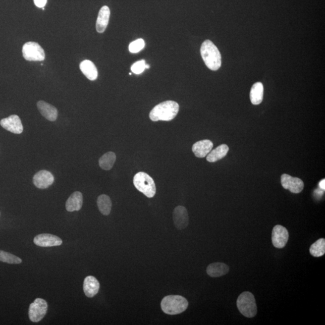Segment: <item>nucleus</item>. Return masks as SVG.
<instances>
[{"instance_id": "25", "label": "nucleus", "mask_w": 325, "mask_h": 325, "mask_svg": "<svg viewBox=\"0 0 325 325\" xmlns=\"http://www.w3.org/2000/svg\"><path fill=\"white\" fill-rule=\"evenodd\" d=\"M310 253L315 257L323 256L325 253V240L320 239L313 243L310 248Z\"/></svg>"}, {"instance_id": "20", "label": "nucleus", "mask_w": 325, "mask_h": 325, "mask_svg": "<svg viewBox=\"0 0 325 325\" xmlns=\"http://www.w3.org/2000/svg\"><path fill=\"white\" fill-rule=\"evenodd\" d=\"M80 68L83 74L88 78L89 80L94 81L98 77V70L95 64L92 61L85 60L81 61L80 64Z\"/></svg>"}, {"instance_id": "15", "label": "nucleus", "mask_w": 325, "mask_h": 325, "mask_svg": "<svg viewBox=\"0 0 325 325\" xmlns=\"http://www.w3.org/2000/svg\"><path fill=\"white\" fill-rule=\"evenodd\" d=\"M37 107L39 112L45 118L50 121H55L57 118L58 111L57 108L50 104L39 101L37 103Z\"/></svg>"}, {"instance_id": "2", "label": "nucleus", "mask_w": 325, "mask_h": 325, "mask_svg": "<svg viewBox=\"0 0 325 325\" xmlns=\"http://www.w3.org/2000/svg\"><path fill=\"white\" fill-rule=\"evenodd\" d=\"M201 54L206 65L212 71L220 68L222 58L217 46L211 41L206 40L202 44Z\"/></svg>"}, {"instance_id": "28", "label": "nucleus", "mask_w": 325, "mask_h": 325, "mask_svg": "<svg viewBox=\"0 0 325 325\" xmlns=\"http://www.w3.org/2000/svg\"><path fill=\"white\" fill-rule=\"evenodd\" d=\"M146 64H146L144 60L136 61V62L134 63L132 66H131V71L135 74H141L145 71V69H146Z\"/></svg>"}, {"instance_id": "1", "label": "nucleus", "mask_w": 325, "mask_h": 325, "mask_svg": "<svg viewBox=\"0 0 325 325\" xmlns=\"http://www.w3.org/2000/svg\"><path fill=\"white\" fill-rule=\"evenodd\" d=\"M180 106L173 101H166L159 104L154 107L150 113V118L154 122L170 121L174 119L179 111Z\"/></svg>"}, {"instance_id": "29", "label": "nucleus", "mask_w": 325, "mask_h": 325, "mask_svg": "<svg viewBox=\"0 0 325 325\" xmlns=\"http://www.w3.org/2000/svg\"><path fill=\"white\" fill-rule=\"evenodd\" d=\"M47 0H34L36 6L39 8H43L46 5Z\"/></svg>"}, {"instance_id": "8", "label": "nucleus", "mask_w": 325, "mask_h": 325, "mask_svg": "<svg viewBox=\"0 0 325 325\" xmlns=\"http://www.w3.org/2000/svg\"><path fill=\"white\" fill-rule=\"evenodd\" d=\"M289 238V234L284 226L276 225L274 226L271 234V240L274 247L281 249L284 248Z\"/></svg>"}, {"instance_id": "13", "label": "nucleus", "mask_w": 325, "mask_h": 325, "mask_svg": "<svg viewBox=\"0 0 325 325\" xmlns=\"http://www.w3.org/2000/svg\"><path fill=\"white\" fill-rule=\"evenodd\" d=\"M54 177L51 172L47 170H41L36 173L33 177V183L38 189L49 188L54 183Z\"/></svg>"}, {"instance_id": "12", "label": "nucleus", "mask_w": 325, "mask_h": 325, "mask_svg": "<svg viewBox=\"0 0 325 325\" xmlns=\"http://www.w3.org/2000/svg\"><path fill=\"white\" fill-rule=\"evenodd\" d=\"M36 246L41 247H53V246H60L62 244V240L56 235L50 234H41L36 235L33 240Z\"/></svg>"}, {"instance_id": "22", "label": "nucleus", "mask_w": 325, "mask_h": 325, "mask_svg": "<svg viewBox=\"0 0 325 325\" xmlns=\"http://www.w3.org/2000/svg\"><path fill=\"white\" fill-rule=\"evenodd\" d=\"M264 95V87L260 82L255 83L252 87L250 92V99L252 104L254 105H259L261 104Z\"/></svg>"}, {"instance_id": "14", "label": "nucleus", "mask_w": 325, "mask_h": 325, "mask_svg": "<svg viewBox=\"0 0 325 325\" xmlns=\"http://www.w3.org/2000/svg\"><path fill=\"white\" fill-rule=\"evenodd\" d=\"M214 144L210 140H203V141L196 142L192 147L193 153L198 158H205L212 150Z\"/></svg>"}, {"instance_id": "5", "label": "nucleus", "mask_w": 325, "mask_h": 325, "mask_svg": "<svg viewBox=\"0 0 325 325\" xmlns=\"http://www.w3.org/2000/svg\"><path fill=\"white\" fill-rule=\"evenodd\" d=\"M237 306L239 312L248 318H253L257 313L256 299L253 293L245 291L239 296Z\"/></svg>"}, {"instance_id": "10", "label": "nucleus", "mask_w": 325, "mask_h": 325, "mask_svg": "<svg viewBox=\"0 0 325 325\" xmlns=\"http://www.w3.org/2000/svg\"><path fill=\"white\" fill-rule=\"evenodd\" d=\"M0 125L5 130L14 134H19L23 132V126L21 120L16 114H13L6 118L1 119Z\"/></svg>"}, {"instance_id": "27", "label": "nucleus", "mask_w": 325, "mask_h": 325, "mask_svg": "<svg viewBox=\"0 0 325 325\" xmlns=\"http://www.w3.org/2000/svg\"><path fill=\"white\" fill-rule=\"evenodd\" d=\"M145 46L144 39H138L137 40L132 42L129 46V51L131 53H137L144 49Z\"/></svg>"}, {"instance_id": "7", "label": "nucleus", "mask_w": 325, "mask_h": 325, "mask_svg": "<svg viewBox=\"0 0 325 325\" xmlns=\"http://www.w3.org/2000/svg\"><path fill=\"white\" fill-rule=\"evenodd\" d=\"M48 304L46 301L41 298H37L30 305L29 316L30 320L35 323L43 320L46 315Z\"/></svg>"}, {"instance_id": "30", "label": "nucleus", "mask_w": 325, "mask_h": 325, "mask_svg": "<svg viewBox=\"0 0 325 325\" xmlns=\"http://www.w3.org/2000/svg\"><path fill=\"white\" fill-rule=\"evenodd\" d=\"M319 187H320V189L323 190H325V179L324 180H322L320 183H319Z\"/></svg>"}, {"instance_id": "18", "label": "nucleus", "mask_w": 325, "mask_h": 325, "mask_svg": "<svg viewBox=\"0 0 325 325\" xmlns=\"http://www.w3.org/2000/svg\"><path fill=\"white\" fill-rule=\"evenodd\" d=\"M83 197L82 193L80 192H75L70 196L66 203L67 211L73 212L79 211L82 207Z\"/></svg>"}, {"instance_id": "17", "label": "nucleus", "mask_w": 325, "mask_h": 325, "mask_svg": "<svg viewBox=\"0 0 325 325\" xmlns=\"http://www.w3.org/2000/svg\"><path fill=\"white\" fill-rule=\"evenodd\" d=\"M110 10L107 5L102 7L100 9L99 15H98L96 29L99 33L105 32L108 24L109 19H110Z\"/></svg>"}, {"instance_id": "16", "label": "nucleus", "mask_w": 325, "mask_h": 325, "mask_svg": "<svg viewBox=\"0 0 325 325\" xmlns=\"http://www.w3.org/2000/svg\"><path fill=\"white\" fill-rule=\"evenodd\" d=\"M100 284L99 281L93 276H87L83 283V290L88 298H93L99 293Z\"/></svg>"}, {"instance_id": "21", "label": "nucleus", "mask_w": 325, "mask_h": 325, "mask_svg": "<svg viewBox=\"0 0 325 325\" xmlns=\"http://www.w3.org/2000/svg\"><path fill=\"white\" fill-rule=\"evenodd\" d=\"M229 151V147L225 144L220 145L215 150L210 151L207 155V161L214 162L225 158Z\"/></svg>"}, {"instance_id": "11", "label": "nucleus", "mask_w": 325, "mask_h": 325, "mask_svg": "<svg viewBox=\"0 0 325 325\" xmlns=\"http://www.w3.org/2000/svg\"><path fill=\"white\" fill-rule=\"evenodd\" d=\"M173 220L175 226L179 230H182L189 225L188 212L183 206L175 207L173 212Z\"/></svg>"}, {"instance_id": "23", "label": "nucleus", "mask_w": 325, "mask_h": 325, "mask_svg": "<svg viewBox=\"0 0 325 325\" xmlns=\"http://www.w3.org/2000/svg\"><path fill=\"white\" fill-rule=\"evenodd\" d=\"M97 205L100 212L103 215H110L111 210V201L110 197L106 195L99 196L97 200Z\"/></svg>"}, {"instance_id": "19", "label": "nucleus", "mask_w": 325, "mask_h": 325, "mask_svg": "<svg viewBox=\"0 0 325 325\" xmlns=\"http://www.w3.org/2000/svg\"><path fill=\"white\" fill-rule=\"evenodd\" d=\"M229 268L222 263H215L210 264L207 268V273L213 278H217L228 273Z\"/></svg>"}, {"instance_id": "9", "label": "nucleus", "mask_w": 325, "mask_h": 325, "mask_svg": "<svg viewBox=\"0 0 325 325\" xmlns=\"http://www.w3.org/2000/svg\"><path fill=\"white\" fill-rule=\"evenodd\" d=\"M281 181L283 188L289 190L291 193H301L304 188V182L301 179L289 175L283 174Z\"/></svg>"}, {"instance_id": "3", "label": "nucleus", "mask_w": 325, "mask_h": 325, "mask_svg": "<svg viewBox=\"0 0 325 325\" xmlns=\"http://www.w3.org/2000/svg\"><path fill=\"white\" fill-rule=\"evenodd\" d=\"M189 303L187 299L180 295L164 297L161 302L162 312L169 315H176L186 311Z\"/></svg>"}, {"instance_id": "6", "label": "nucleus", "mask_w": 325, "mask_h": 325, "mask_svg": "<svg viewBox=\"0 0 325 325\" xmlns=\"http://www.w3.org/2000/svg\"><path fill=\"white\" fill-rule=\"evenodd\" d=\"M22 51L24 58L28 61H43L46 58L44 49L35 42L25 44Z\"/></svg>"}, {"instance_id": "4", "label": "nucleus", "mask_w": 325, "mask_h": 325, "mask_svg": "<svg viewBox=\"0 0 325 325\" xmlns=\"http://www.w3.org/2000/svg\"><path fill=\"white\" fill-rule=\"evenodd\" d=\"M133 183L136 188L147 197L153 198L156 193V184L152 177L144 172H140L134 176Z\"/></svg>"}, {"instance_id": "26", "label": "nucleus", "mask_w": 325, "mask_h": 325, "mask_svg": "<svg viewBox=\"0 0 325 325\" xmlns=\"http://www.w3.org/2000/svg\"><path fill=\"white\" fill-rule=\"evenodd\" d=\"M0 262L8 264H19L22 262V260L15 255L0 250Z\"/></svg>"}, {"instance_id": "24", "label": "nucleus", "mask_w": 325, "mask_h": 325, "mask_svg": "<svg viewBox=\"0 0 325 325\" xmlns=\"http://www.w3.org/2000/svg\"><path fill=\"white\" fill-rule=\"evenodd\" d=\"M116 159V154L113 152L106 153L99 160L100 166L104 170H110L113 167Z\"/></svg>"}]
</instances>
